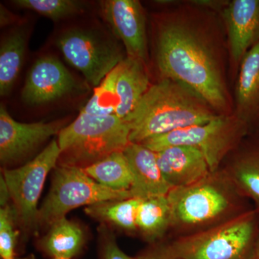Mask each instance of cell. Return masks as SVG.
<instances>
[{"instance_id": "6da1fadb", "label": "cell", "mask_w": 259, "mask_h": 259, "mask_svg": "<svg viewBox=\"0 0 259 259\" xmlns=\"http://www.w3.org/2000/svg\"><path fill=\"white\" fill-rule=\"evenodd\" d=\"M156 3L161 9L151 15V61L156 80L185 83L219 115H232L229 53L224 24L217 10L221 1Z\"/></svg>"}, {"instance_id": "7a4b0ae2", "label": "cell", "mask_w": 259, "mask_h": 259, "mask_svg": "<svg viewBox=\"0 0 259 259\" xmlns=\"http://www.w3.org/2000/svg\"><path fill=\"white\" fill-rule=\"evenodd\" d=\"M167 197L171 239L207 231L253 209L221 168L193 185L171 189Z\"/></svg>"}, {"instance_id": "3957f363", "label": "cell", "mask_w": 259, "mask_h": 259, "mask_svg": "<svg viewBox=\"0 0 259 259\" xmlns=\"http://www.w3.org/2000/svg\"><path fill=\"white\" fill-rule=\"evenodd\" d=\"M219 115L193 89L177 80L161 79L151 83L125 120L131 143L141 144L172 131L205 123Z\"/></svg>"}, {"instance_id": "277c9868", "label": "cell", "mask_w": 259, "mask_h": 259, "mask_svg": "<svg viewBox=\"0 0 259 259\" xmlns=\"http://www.w3.org/2000/svg\"><path fill=\"white\" fill-rule=\"evenodd\" d=\"M57 141L61 165L81 168L112 153L124 151L131 144L129 126L123 119L116 115L99 116L82 112L61 130Z\"/></svg>"}, {"instance_id": "5b68a950", "label": "cell", "mask_w": 259, "mask_h": 259, "mask_svg": "<svg viewBox=\"0 0 259 259\" xmlns=\"http://www.w3.org/2000/svg\"><path fill=\"white\" fill-rule=\"evenodd\" d=\"M259 238L254 209L200 233L170 240L180 259H253Z\"/></svg>"}, {"instance_id": "8992f818", "label": "cell", "mask_w": 259, "mask_h": 259, "mask_svg": "<svg viewBox=\"0 0 259 259\" xmlns=\"http://www.w3.org/2000/svg\"><path fill=\"white\" fill-rule=\"evenodd\" d=\"M134 197L131 191L112 190L89 177L79 167L60 165L53 175L50 192L37 214V226H49L71 209L105 201Z\"/></svg>"}, {"instance_id": "52a82bcc", "label": "cell", "mask_w": 259, "mask_h": 259, "mask_svg": "<svg viewBox=\"0 0 259 259\" xmlns=\"http://www.w3.org/2000/svg\"><path fill=\"white\" fill-rule=\"evenodd\" d=\"M248 136L244 124L233 115H219L205 122L172 131L141 143L155 152L174 146L199 149L211 172L219 169L225 158Z\"/></svg>"}, {"instance_id": "ba28073f", "label": "cell", "mask_w": 259, "mask_h": 259, "mask_svg": "<svg viewBox=\"0 0 259 259\" xmlns=\"http://www.w3.org/2000/svg\"><path fill=\"white\" fill-rule=\"evenodd\" d=\"M56 45L66 61L95 88L127 56L117 42L93 29L66 30L58 37Z\"/></svg>"}, {"instance_id": "9c48e42d", "label": "cell", "mask_w": 259, "mask_h": 259, "mask_svg": "<svg viewBox=\"0 0 259 259\" xmlns=\"http://www.w3.org/2000/svg\"><path fill=\"white\" fill-rule=\"evenodd\" d=\"M61 156L57 140L51 141L44 151L26 164L4 171L3 178L20 221L26 228L37 226V202L49 171Z\"/></svg>"}, {"instance_id": "30bf717a", "label": "cell", "mask_w": 259, "mask_h": 259, "mask_svg": "<svg viewBox=\"0 0 259 259\" xmlns=\"http://www.w3.org/2000/svg\"><path fill=\"white\" fill-rule=\"evenodd\" d=\"M221 15L226 32L233 88L245 54L259 44V0H229Z\"/></svg>"}, {"instance_id": "8fae6325", "label": "cell", "mask_w": 259, "mask_h": 259, "mask_svg": "<svg viewBox=\"0 0 259 259\" xmlns=\"http://www.w3.org/2000/svg\"><path fill=\"white\" fill-rule=\"evenodd\" d=\"M102 14L125 47L127 57L150 66L147 15L139 0H107L102 3Z\"/></svg>"}, {"instance_id": "7c38bea8", "label": "cell", "mask_w": 259, "mask_h": 259, "mask_svg": "<svg viewBox=\"0 0 259 259\" xmlns=\"http://www.w3.org/2000/svg\"><path fill=\"white\" fill-rule=\"evenodd\" d=\"M77 88V81L57 58L42 56L29 71L21 98L26 105L37 106L55 101Z\"/></svg>"}, {"instance_id": "4fadbf2b", "label": "cell", "mask_w": 259, "mask_h": 259, "mask_svg": "<svg viewBox=\"0 0 259 259\" xmlns=\"http://www.w3.org/2000/svg\"><path fill=\"white\" fill-rule=\"evenodd\" d=\"M62 121L23 123L15 120L4 105L0 107V160L9 163L28 153L64 128Z\"/></svg>"}, {"instance_id": "5bb4252c", "label": "cell", "mask_w": 259, "mask_h": 259, "mask_svg": "<svg viewBox=\"0 0 259 259\" xmlns=\"http://www.w3.org/2000/svg\"><path fill=\"white\" fill-rule=\"evenodd\" d=\"M232 92V115L244 124L248 136L258 135L259 44L252 48L242 60Z\"/></svg>"}, {"instance_id": "9a60e30c", "label": "cell", "mask_w": 259, "mask_h": 259, "mask_svg": "<svg viewBox=\"0 0 259 259\" xmlns=\"http://www.w3.org/2000/svg\"><path fill=\"white\" fill-rule=\"evenodd\" d=\"M220 168L259 214V134L246 136Z\"/></svg>"}, {"instance_id": "2e32d148", "label": "cell", "mask_w": 259, "mask_h": 259, "mask_svg": "<svg viewBox=\"0 0 259 259\" xmlns=\"http://www.w3.org/2000/svg\"><path fill=\"white\" fill-rule=\"evenodd\" d=\"M156 153L162 175L171 189L193 185L211 173L203 153L197 148L174 146Z\"/></svg>"}, {"instance_id": "e0dca14e", "label": "cell", "mask_w": 259, "mask_h": 259, "mask_svg": "<svg viewBox=\"0 0 259 259\" xmlns=\"http://www.w3.org/2000/svg\"><path fill=\"white\" fill-rule=\"evenodd\" d=\"M123 152L134 178L131 189L134 197L167 195L171 188L162 175L155 151L142 144L131 143Z\"/></svg>"}, {"instance_id": "ac0fdd59", "label": "cell", "mask_w": 259, "mask_h": 259, "mask_svg": "<svg viewBox=\"0 0 259 259\" xmlns=\"http://www.w3.org/2000/svg\"><path fill=\"white\" fill-rule=\"evenodd\" d=\"M151 83L149 66L144 61L126 56L121 62L116 84L115 115L125 120L134 111Z\"/></svg>"}, {"instance_id": "d6986e66", "label": "cell", "mask_w": 259, "mask_h": 259, "mask_svg": "<svg viewBox=\"0 0 259 259\" xmlns=\"http://www.w3.org/2000/svg\"><path fill=\"white\" fill-rule=\"evenodd\" d=\"M171 212L167 195L141 199L137 212L138 232L151 244L165 241L171 228Z\"/></svg>"}, {"instance_id": "ffe728a7", "label": "cell", "mask_w": 259, "mask_h": 259, "mask_svg": "<svg viewBox=\"0 0 259 259\" xmlns=\"http://www.w3.org/2000/svg\"><path fill=\"white\" fill-rule=\"evenodd\" d=\"M27 45L23 29H15L5 37L0 47V95L8 96L18 79Z\"/></svg>"}, {"instance_id": "44dd1931", "label": "cell", "mask_w": 259, "mask_h": 259, "mask_svg": "<svg viewBox=\"0 0 259 259\" xmlns=\"http://www.w3.org/2000/svg\"><path fill=\"white\" fill-rule=\"evenodd\" d=\"M42 241V248L54 258L71 259L77 255L84 241L83 230L66 218L51 225Z\"/></svg>"}, {"instance_id": "7402d4cb", "label": "cell", "mask_w": 259, "mask_h": 259, "mask_svg": "<svg viewBox=\"0 0 259 259\" xmlns=\"http://www.w3.org/2000/svg\"><path fill=\"white\" fill-rule=\"evenodd\" d=\"M100 185L115 190L131 191L134 178L123 151H117L83 168Z\"/></svg>"}, {"instance_id": "603a6c76", "label": "cell", "mask_w": 259, "mask_h": 259, "mask_svg": "<svg viewBox=\"0 0 259 259\" xmlns=\"http://www.w3.org/2000/svg\"><path fill=\"white\" fill-rule=\"evenodd\" d=\"M140 202L141 199L137 197L105 201L88 206L85 211L98 221L110 223L127 233H136Z\"/></svg>"}, {"instance_id": "cb8c5ba5", "label": "cell", "mask_w": 259, "mask_h": 259, "mask_svg": "<svg viewBox=\"0 0 259 259\" xmlns=\"http://www.w3.org/2000/svg\"><path fill=\"white\" fill-rule=\"evenodd\" d=\"M120 69L121 63L95 88L93 96L80 112L99 116L115 115L117 104L116 84Z\"/></svg>"}, {"instance_id": "d4e9b609", "label": "cell", "mask_w": 259, "mask_h": 259, "mask_svg": "<svg viewBox=\"0 0 259 259\" xmlns=\"http://www.w3.org/2000/svg\"><path fill=\"white\" fill-rule=\"evenodd\" d=\"M14 5L30 10L54 21L70 18L83 12L84 3L76 0H15Z\"/></svg>"}, {"instance_id": "484cf974", "label": "cell", "mask_w": 259, "mask_h": 259, "mask_svg": "<svg viewBox=\"0 0 259 259\" xmlns=\"http://www.w3.org/2000/svg\"><path fill=\"white\" fill-rule=\"evenodd\" d=\"M18 232L15 228L13 210L8 204L0 209V255L3 259H15Z\"/></svg>"}, {"instance_id": "4316f807", "label": "cell", "mask_w": 259, "mask_h": 259, "mask_svg": "<svg viewBox=\"0 0 259 259\" xmlns=\"http://www.w3.org/2000/svg\"><path fill=\"white\" fill-rule=\"evenodd\" d=\"M152 245L145 253L137 256L138 259H180L172 248L171 241H163Z\"/></svg>"}, {"instance_id": "83f0119b", "label": "cell", "mask_w": 259, "mask_h": 259, "mask_svg": "<svg viewBox=\"0 0 259 259\" xmlns=\"http://www.w3.org/2000/svg\"><path fill=\"white\" fill-rule=\"evenodd\" d=\"M102 259H138L126 254L119 248L114 238H107L104 243Z\"/></svg>"}, {"instance_id": "f1b7e54d", "label": "cell", "mask_w": 259, "mask_h": 259, "mask_svg": "<svg viewBox=\"0 0 259 259\" xmlns=\"http://www.w3.org/2000/svg\"><path fill=\"white\" fill-rule=\"evenodd\" d=\"M15 20L14 14L10 13L9 10L1 5L0 6V25H1V27L11 25L12 23H14Z\"/></svg>"}, {"instance_id": "f546056e", "label": "cell", "mask_w": 259, "mask_h": 259, "mask_svg": "<svg viewBox=\"0 0 259 259\" xmlns=\"http://www.w3.org/2000/svg\"><path fill=\"white\" fill-rule=\"evenodd\" d=\"M253 259H259V238L258 242H257L256 246H255Z\"/></svg>"}, {"instance_id": "4dcf8cb0", "label": "cell", "mask_w": 259, "mask_h": 259, "mask_svg": "<svg viewBox=\"0 0 259 259\" xmlns=\"http://www.w3.org/2000/svg\"><path fill=\"white\" fill-rule=\"evenodd\" d=\"M29 259H34L33 258H29ZM53 259H66V258H54Z\"/></svg>"}]
</instances>
